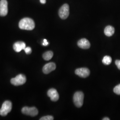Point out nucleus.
I'll list each match as a JSON object with an SVG mask.
<instances>
[{
  "label": "nucleus",
  "instance_id": "14",
  "mask_svg": "<svg viewBox=\"0 0 120 120\" xmlns=\"http://www.w3.org/2000/svg\"><path fill=\"white\" fill-rule=\"evenodd\" d=\"M53 56V53L51 51L45 52L43 54V58L45 60H49L51 59Z\"/></svg>",
  "mask_w": 120,
  "mask_h": 120
},
{
  "label": "nucleus",
  "instance_id": "4",
  "mask_svg": "<svg viewBox=\"0 0 120 120\" xmlns=\"http://www.w3.org/2000/svg\"><path fill=\"white\" fill-rule=\"evenodd\" d=\"M26 81V76L23 74H19L15 78L11 80V84L15 86H21L24 84Z\"/></svg>",
  "mask_w": 120,
  "mask_h": 120
},
{
  "label": "nucleus",
  "instance_id": "17",
  "mask_svg": "<svg viewBox=\"0 0 120 120\" xmlns=\"http://www.w3.org/2000/svg\"><path fill=\"white\" fill-rule=\"evenodd\" d=\"M54 119V118L52 116H44L42 117L41 118H40V120H53Z\"/></svg>",
  "mask_w": 120,
  "mask_h": 120
},
{
  "label": "nucleus",
  "instance_id": "1",
  "mask_svg": "<svg viewBox=\"0 0 120 120\" xmlns=\"http://www.w3.org/2000/svg\"><path fill=\"white\" fill-rule=\"evenodd\" d=\"M35 26L34 22L30 18H24L19 23V27L23 30H33L34 29Z\"/></svg>",
  "mask_w": 120,
  "mask_h": 120
},
{
  "label": "nucleus",
  "instance_id": "11",
  "mask_svg": "<svg viewBox=\"0 0 120 120\" xmlns=\"http://www.w3.org/2000/svg\"><path fill=\"white\" fill-rule=\"evenodd\" d=\"M78 46L82 49H88L90 47V44L89 41L86 38H82L80 40L77 42Z\"/></svg>",
  "mask_w": 120,
  "mask_h": 120
},
{
  "label": "nucleus",
  "instance_id": "5",
  "mask_svg": "<svg viewBox=\"0 0 120 120\" xmlns=\"http://www.w3.org/2000/svg\"><path fill=\"white\" fill-rule=\"evenodd\" d=\"M22 113L24 114L31 116H37L38 113V109L35 107H24L22 109Z\"/></svg>",
  "mask_w": 120,
  "mask_h": 120
},
{
  "label": "nucleus",
  "instance_id": "3",
  "mask_svg": "<svg viewBox=\"0 0 120 120\" xmlns=\"http://www.w3.org/2000/svg\"><path fill=\"white\" fill-rule=\"evenodd\" d=\"M12 104L9 101H6L3 103L0 109V115L1 116H6L11 111Z\"/></svg>",
  "mask_w": 120,
  "mask_h": 120
},
{
  "label": "nucleus",
  "instance_id": "19",
  "mask_svg": "<svg viewBox=\"0 0 120 120\" xmlns=\"http://www.w3.org/2000/svg\"><path fill=\"white\" fill-rule=\"evenodd\" d=\"M115 64L118 69L120 70V60H116L115 61Z\"/></svg>",
  "mask_w": 120,
  "mask_h": 120
},
{
  "label": "nucleus",
  "instance_id": "16",
  "mask_svg": "<svg viewBox=\"0 0 120 120\" xmlns=\"http://www.w3.org/2000/svg\"><path fill=\"white\" fill-rule=\"evenodd\" d=\"M113 92L116 94L120 95V84L114 87Z\"/></svg>",
  "mask_w": 120,
  "mask_h": 120
},
{
  "label": "nucleus",
  "instance_id": "21",
  "mask_svg": "<svg viewBox=\"0 0 120 120\" xmlns=\"http://www.w3.org/2000/svg\"><path fill=\"white\" fill-rule=\"evenodd\" d=\"M40 2L42 4H45L46 3V0H40Z\"/></svg>",
  "mask_w": 120,
  "mask_h": 120
},
{
  "label": "nucleus",
  "instance_id": "9",
  "mask_svg": "<svg viewBox=\"0 0 120 120\" xmlns=\"http://www.w3.org/2000/svg\"><path fill=\"white\" fill-rule=\"evenodd\" d=\"M47 95L52 101H56L59 98V94L55 89L52 88L48 90Z\"/></svg>",
  "mask_w": 120,
  "mask_h": 120
},
{
  "label": "nucleus",
  "instance_id": "7",
  "mask_svg": "<svg viewBox=\"0 0 120 120\" xmlns=\"http://www.w3.org/2000/svg\"><path fill=\"white\" fill-rule=\"evenodd\" d=\"M8 2L6 0L0 1V16L4 17L8 14Z\"/></svg>",
  "mask_w": 120,
  "mask_h": 120
},
{
  "label": "nucleus",
  "instance_id": "18",
  "mask_svg": "<svg viewBox=\"0 0 120 120\" xmlns=\"http://www.w3.org/2000/svg\"><path fill=\"white\" fill-rule=\"evenodd\" d=\"M24 50L27 54H30L32 52V49L30 47H26Z\"/></svg>",
  "mask_w": 120,
  "mask_h": 120
},
{
  "label": "nucleus",
  "instance_id": "6",
  "mask_svg": "<svg viewBox=\"0 0 120 120\" xmlns=\"http://www.w3.org/2000/svg\"><path fill=\"white\" fill-rule=\"evenodd\" d=\"M69 13V5L67 4H63L59 10V15L62 19H66L68 17Z\"/></svg>",
  "mask_w": 120,
  "mask_h": 120
},
{
  "label": "nucleus",
  "instance_id": "22",
  "mask_svg": "<svg viewBox=\"0 0 120 120\" xmlns=\"http://www.w3.org/2000/svg\"><path fill=\"white\" fill-rule=\"evenodd\" d=\"M103 120H109L110 119L109 118H108V117H105V118H104L103 119Z\"/></svg>",
  "mask_w": 120,
  "mask_h": 120
},
{
  "label": "nucleus",
  "instance_id": "8",
  "mask_svg": "<svg viewBox=\"0 0 120 120\" xmlns=\"http://www.w3.org/2000/svg\"><path fill=\"white\" fill-rule=\"evenodd\" d=\"M75 73L80 77L86 78L90 74V71L88 68H81L77 69L75 70Z\"/></svg>",
  "mask_w": 120,
  "mask_h": 120
},
{
  "label": "nucleus",
  "instance_id": "13",
  "mask_svg": "<svg viewBox=\"0 0 120 120\" xmlns=\"http://www.w3.org/2000/svg\"><path fill=\"white\" fill-rule=\"evenodd\" d=\"M115 29L113 27L110 26H106L104 30L105 35L107 37H111L114 34Z\"/></svg>",
  "mask_w": 120,
  "mask_h": 120
},
{
  "label": "nucleus",
  "instance_id": "10",
  "mask_svg": "<svg viewBox=\"0 0 120 120\" xmlns=\"http://www.w3.org/2000/svg\"><path fill=\"white\" fill-rule=\"evenodd\" d=\"M56 64L53 62H50L45 64L43 68V73L45 74H49L56 69Z\"/></svg>",
  "mask_w": 120,
  "mask_h": 120
},
{
  "label": "nucleus",
  "instance_id": "20",
  "mask_svg": "<svg viewBox=\"0 0 120 120\" xmlns=\"http://www.w3.org/2000/svg\"><path fill=\"white\" fill-rule=\"evenodd\" d=\"M49 45V42H48L47 41L46 39H44L43 40V42L42 43V45L43 46H47L48 45Z\"/></svg>",
  "mask_w": 120,
  "mask_h": 120
},
{
  "label": "nucleus",
  "instance_id": "2",
  "mask_svg": "<svg viewBox=\"0 0 120 120\" xmlns=\"http://www.w3.org/2000/svg\"><path fill=\"white\" fill-rule=\"evenodd\" d=\"M84 98V95L82 92L78 91L75 93L73 96V102L77 107H81L82 106Z\"/></svg>",
  "mask_w": 120,
  "mask_h": 120
},
{
  "label": "nucleus",
  "instance_id": "15",
  "mask_svg": "<svg viewBox=\"0 0 120 120\" xmlns=\"http://www.w3.org/2000/svg\"><path fill=\"white\" fill-rule=\"evenodd\" d=\"M112 60V58L110 56H105L103 57L102 63L105 65H109L111 63Z\"/></svg>",
  "mask_w": 120,
  "mask_h": 120
},
{
  "label": "nucleus",
  "instance_id": "12",
  "mask_svg": "<svg viewBox=\"0 0 120 120\" xmlns=\"http://www.w3.org/2000/svg\"><path fill=\"white\" fill-rule=\"evenodd\" d=\"M26 44L23 41H17L13 45V49L16 52H20L26 48Z\"/></svg>",
  "mask_w": 120,
  "mask_h": 120
}]
</instances>
